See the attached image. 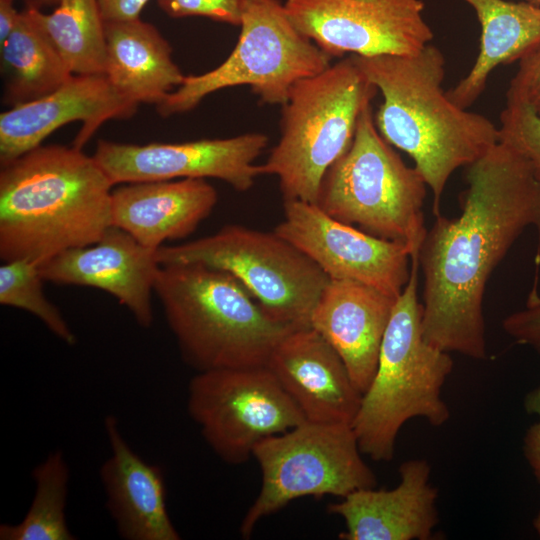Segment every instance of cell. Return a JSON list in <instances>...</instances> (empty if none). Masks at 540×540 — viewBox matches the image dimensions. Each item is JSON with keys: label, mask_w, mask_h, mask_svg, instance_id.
<instances>
[{"label": "cell", "mask_w": 540, "mask_h": 540, "mask_svg": "<svg viewBox=\"0 0 540 540\" xmlns=\"http://www.w3.org/2000/svg\"><path fill=\"white\" fill-rule=\"evenodd\" d=\"M455 218L442 214L418 251L424 339L446 352L486 358L483 297L491 273L522 232L540 240V185L527 162L496 143L467 166Z\"/></svg>", "instance_id": "cell-1"}, {"label": "cell", "mask_w": 540, "mask_h": 540, "mask_svg": "<svg viewBox=\"0 0 540 540\" xmlns=\"http://www.w3.org/2000/svg\"><path fill=\"white\" fill-rule=\"evenodd\" d=\"M113 183L82 149L40 145L1 166L0 258L40 263L98 242Z\"/></svg>", "instance_id": "cell-2"}, {"label": "cell", "mask_w": 540, "mask_h": 540, "mask_svg": "<svg viewBox=\"0 0 540 540\" xmlns=\"http://www.w3.org/2000/svg\"><path fill=\"white\" fill-rule=\"evenodd\" d=\"M351 56L382 95L374 116L380 135L412 158L441 214L449 178L499 142L498 126L448 97L445 58L431 43L412 55Z\"/></svg>", "instance_id": "cell-3"}, {"label": "cell", "mask_w": 540, "mask_h": 540, "mask_svg": "<svg viewBox=\"0 0 540 540\" xmlns=\"http://www.w3.org/2000/svg\"><path fill=\"white\" fill-rule=\"evenodd\" d=\"M154 293L183 361L196 372L266 365L296 329L272 319L231 274L200 263L160 265Z\"/></svg>", "instance_id": "cell-4"}, {"label": "cell", "mask_w": 540, "mask_h": 540, "mask_svg": "<svg viewBox=\"0 0 540 540\" xmlns=\"http://www.w3.org/2000/svg\"><path fill=\"white\" fill-rule=\"evenodd\" d=\"M418 273L416 252L383 337L374 377L351 424L362 454L374 461L393 459L397 436L408 420L420 417L440 427L451 415L442 388L453 360L423 337Z\"/></svg>", "instance_id": "cell-5"}, {"label": "cell", "mask_w": 540, "mask_h": 540, "mask_svg": "<svg viewBox=\"0 0 540 540\" xmlns=\"http://www.w3.org/2000/svg\"><path fill=\"white\" fill-rule=\"evenodd\" d=\"M377 88L350 55L296 82L282 105L281 135L260 175L279 180L284 201L315 203L328 169L350 147Z\"/></svg>", "instance_id": "cell-6"}, {"label": "cell", "mask_w": 540, "mask_h": 540, "mask_svg": "<svg viewBox=\"0 0 540 540\" xmlns=\"http://www.w3.org/2000/svg\"><path fill=\"white\" fill-rule=\"evenodd\" d=\"M427 184L380 135L372 105L362 111L348 150L328 169L315 204L330 217L375 237L407 245L426 235Z\"/></svg>", "instance_id": "cell-7"}, {"label": "cell", "mask_w": 540, "mask_h": 540, "mask_svg": "<svg viewBox=\"0 0 540 540\" xmlns=\"http://www.w3.org/2000/svg\"><path fill=\"white\" fill-rule=\"evenodd\" d=\"M240 35L218 67L183 82L159 104L162 117L195 108L206 96L247 85L262 103L283 105L293 85L328 68L332 59L290 20L281 0H246Z\"/></svg>", "instance_id": "cell-8"}, {"label": "cell", "mask_w": 540, "mask_h": 540, "mask_svg": "<svg viewBox=\"0 0 540 540\" xmlns=\"http://www.w3.org/2000/svg\"><path fill=\"white\" fill-rule=\"evenodd\" d=\"M160 265L200 263L237 279L275 321L293 328L310 326L313 309L330 278L274 231L238 224L156 251Z\"/></svg>", "instance_id": "cell-9"}, {"label": "cell", "mask_w": 540, "mask_h": 540, "mask_svg": "<svg viewBox=\"0 0 540 540\" xmlns=\"http://www.w3.org/2000/svg\"><path fill=\"white\" fill-rule=\"evenodd\" d=\"M252 457L261 471V487L241 522L243 538L260 520L298 498H343L377 485L350 424L305 421L259 442Z\"/></svg>", "instance_id": "cell-10"}, {"label": "cell", "mask_w": 540, "mask_h": 540, "mask_svg": "<svg viewBox=\"0 0 540 540\" xmlns=\"http://www.w3.org/2000/svg\"><path fill=\"white\" fill-rule=\"evenodd\" d=\"M187 411L208 446L232 465L249 460L262 440L306 421L267 365L197 372Z\"/></svg>", "instance_id": "cell-11"}, {"label": "cell", "mask_w": 540, "mask_h": 540, "mask_svg": "<svg viewBox=\"0 0 540 540\" xmlns=\"http://www.w3.org/2000/svg\"><path fill=\"white\" fill-rule=\"evenodd\" d=\"M295 27L329 56L412 55L434 38L422 0H286Z\"/></svg>", "instance_id": "cell-12"}, {"label": "cell", "mask_w": 540, "mask_h": 540, "mask_svg": "<svg viewBox=\"0 0 540 540\" xmlns=\"http://www.w3.org/2000/svg\"><path fill=\"white\" fill-rule=\"evenodd\" d=\"M274 232L290 242L330 279H346L399 297L411 272V249L342 223L315 203L284 201V219Z\"/></svg>", "instance_id": "cell-13"}, {"label": "cell", "mask_w": 540, "mask_h": 540, "mask_svg": "<svg viewBox=\"0 0 540 540\" xmlns=\"http://www.w3.org/2000/svg\"><path fill=\"white\" fill-rule=\"evenodd\" d=\"M267 144L265 134L253 132L224 139L145 145L99 140L93 157L113 185L214 178L245 192L260 176L254 162Z\"/></svg>", "instance_id": "cell-14"}, {"label": "cell", "mask_w": 540, "mask_h": 540, "mask_svg": "<svg viewBox=\"0 0 540 540\" xmlns=\"http://www.w3.org/2000/svg\"><path fill=\"white\" fill-rule=\"evenodd\" d=\"M137 106L119 94L105 74L73 75L55 91L0 114V164L42 145L74 121L82 126L73 146L82 149L104 122L132 117Z\"/></svg>", "instance_id": "cell-15"}, {"label": "cell", "mask_w": 540, "mask_h": 540, "mask_svg": "<svg viewBox=\"0 0 540 540\" xmlns=\"http://www.w3.org/2000/svg\"><path fill=\"white\" fill-rule=\"evenodd\" d=\"M156 251L111 226L91 245L63 251L38 265L44 281L103 290L142 328L153 323L152 294L160 264Z\"/></svg>", "instance_id": "cell-16"}, {"label": "cell", "mask_w": 540, "mask_h": 540, "mask_svg": "<svg viewBox=\"0 0 540 540\" xmlns=\"http://www.w3.org/2000/svg\"><path fill=\"white\" fill-rule=\"evenodd\" d=\"M266 365L306 421L352 424L362 393L335 349L312 327L288 332Z\"/></svg>", "instance_id": "cell-17"}, {"label": "cell", "mask_w": 540, "mask_h": 540, "mask_svg": "<svg viewBox=\"0 0 540 540\" xmlns=\"http://www.w3.org/2000/svg\"><path fill=\"white\" fill-rule=\"evenodd\" d=\"M400 482L392 489L356 490L328 506L344 520L341 540H430L439 523L438 490L430 482L425 459L399 467Z\"/></svg>", "instance_id": "cell-18"}, {"label": "cell", "mask_w": 540, "mask_h": 540, "mask_svg": "<svg viewBox=\"0 0 540 540\" xmlns=\"http://www.w3.org/2000/svg\"><path fill=\"white\" fill-rule=\"evenodd\" d=\"M397 298L357 281L330 279L313 309L310 327L335 349L362 394L374 377Z\"/></svg>", "instance_id": "cell-19"}, {"label": "cell", "mask_w": 540, "mask_h": 540, "mask_svg": "<svg viewBox=\"0 0 540 540\" xmlns=\"http://www.w3.org/2000/svg\"><path fill=\"white\" fill-rule=\"evenodd\" d=\"M104 428L111 453L99 475L118 535L125 540L181 539L168 513L161 467L130 447L115 416L105 417Z\"/></svg>", "instance_id": "cell-20"}, {"label": "cell", "mask_w": 540, "mask_h": 540, "mask_svg": "<svg viewBox=\"0 0 540 540\" xmlns=\"http://www.w3.org/2000/svg\"><path fill=\"white\" fill-rule=\"evenodd\" d=\"M206 179L124 183L112 190V226L157 250L165 241L191 235L217 203Z\"/></svg>", "instance_id": "cell-21"}, {"label": "cell", "mask_w": 540, "mask_h": 540, "mask_svg": "<svg viewBox=\"0 0 540 540\" xmlns=\"http://www.w3.org/2000/svg\"><path fill=\"white\" fill-rule=\"evenodd\" d=\"M104 74L129 101L159 104L184 80L172 48L155 26L140 18L105 22Z\"/></svg>", "instance_id": "cell-22"}, {"label": "cell", "mask_w": 540, "mask_h": 540, "mask_svg": "<svg viewBox=\"0 0 540 540\" xmlns=\"http://www.w3.org/2000/svg\"><path fill=\"white\" fill-rule=\"evenodd\" d=\"M463 1L474 9L480 23V47L470 71L447 95L468 109L485 90L495 68L518 62L540 43V6L527 1Z\"/></svg>", "instance_id": "cell-23"}, {"label": "cell", "mask_w": 540, "mask_h": 540, "mask_svg": "<svg viewBox=\"0 0 540 540\" xmlns=\"http://www.w3.org/2000/svg\"><path fill=\"white\" fill-rule=\"evenodd\" d=\"M0 60L5 100L12 106L39 99L74 75L35 19L30 1L0 45Z\"/></svg>", "instance_id": "cell-24"}, {"label": "cell", "mask_w": 540, "mask_h": 540, "mask_svg": "<svg viewBox=\"0 0 540 540\" xmlns=\"http://www.w3.org/2000/svg\"><path fill=\"white\" fill-rule=\"evenodd\" d=\"M35 19L74 75L104 74L105 22L97 0H58L50 14L32 3Z\"/></svg>", "instance_id": "cell-25"}, {"label": "cell", "mask_w": 540, "mask_h": 540, "mask_svg": "<svg viewBox=\"0 0 540 540\" xmlns=\"http://www.w3.org/2000/svg\"><path fill=\"white\" fill-rule=\"evenodd\" d=\"M35 492L31 505L17 524H1V540H75L67 525L70 470L63 452H51L32 471Z\"/></svg>", "instance_id": "cell-26"}, {"label": "cell", "mask_w": 540, "mask_h": 540, "mask_svg": "<svg viewBox=\"0 0 540 540\" xmlns=\"http://www.w3.org/2000/svg\"><path fill=\"white\" fill-rule=\"evenodd\" d=\"M43 281L36 263L24 259L4 261L0 267V304L31 313L61 341L75 345L76 335L45 296Z\"/></svg>", "instance_id": "cell-27"}, {"label": "cell", "mask_w": 540, "mask_h": 540, "mask_svg": "<svg viewBox=\"0 0 540 540\" xmlns=\"http://www.w3.org/2000/svg\"><path fill=\"white\" fill-rule=\"evenodd\" d=\"M498 128L499 141L527 162L540 185V117L527 106L506 104Z\"/></svg>", "instance_id": "cell-28"}, {"label": "cell", "mask_w": 540, "mask_h": 540, "mask_svg": "<svg viewBox=\"0 0 540 540\" xmlns=\"http://www.w3.org/2000/svg\"><path fill=\"white\" fill-rule=\"evenodd\" d=\"M170 17H207L211 20L240 26L246 0H157Z\"/></svg>", "instance_id": "cell-29"}, {"label": "cell", "mask_w": 540, "mask_h": 540, "mask_svg": "<svg viewBox=\"0 0 540 540\" xmlns=\"http://www.w3.org/2000/svg\"><path fill=\"white\" fill-rule=\"evenodd\" d=\"M506 100V104L527 106L540 117V43L518 61Z\"/></svg>", "instance_id": "cell-30"}, {"label": "cell", "mask_w": 540, "mask_h": 540, "mask_svg": "<svg viewBox=\"0 0 540 540\" xmlns=\"http://www.w3.org/2000/svg\"><path fill=\"white\" fill-rule=\"evenodd\" d=\"M504 331L520 344L531 347L540 356V295L533 287L525 306L502 322Z\"/></svg>", "instance_id": "cell-31"}, {"label": "cell", "mask_w": 540, "mask_h": 540, "mask_svg": "<svg viewBox=\"0 0 540 540\" xmlns=\"http://www.w3.org/2000/svg\"><path fill=\"white\" fill-rule=\"evenodd\" d=\"M104 22L127 21L140 18L150 0H97Z\"/></svg>", "instance_id": "cell-32"}, {"label": "cell", "mask_w": 540, "mask_h": 540, "mask_svg": "<svg viewBox=\"0 0 540 540\" xmlns=\"http://www.w3.org/2000/svg\"><path fill=\"white\" fill-rule=\"evenodd\" d=\"M523 454L540 484V422L531 425L523 438Z\"/></svg>", "instance_id": "cell-33"}, {"label": "cell", "mask_w": 540, "mask_h": 540, "mask_svg": "<svg viewBox=\"0 0 540 540\" xmlns=\"http://www.w3.org/2000/svg\"><path fill=\"white\" fill-rule=\"evenodd\" d=\"M13 1L0 0V45L9 37L20 17Z\"/></svg>", "instance_id": "cell-34"}, {"label": "cell", "mask_w": 540, "mask_h": 540, "mask_svg": "<svg viewBox=\"0 0 540 540\" xmlns=\"http://www.w3.org/2000/svg\"><path fill=\"white\" fill-rule=\"evenodd\" d=\"M533 526L540 537V511L537 513L536 517L533 520Z\"/></svg>", "instance_id": "cell-35"}, {"label": "cell", "mask_w": 540, "mask_h": 540, "mask_svg": "<svg viewBox=\"0 0 540 540\" xmlns=\"http://www.w3.org/2000/svg\"><path fill=\"white\" fill-rule=\"evenodd\" d=\"M39 2L43 4H57L58 0H38Z\"/></svg>", "instance_id": "cell-36"}, {"label": "cell", "mask_w": 540, "mask_h": 540, "mask_svg": "<svg viewBox=\"0 0 540 540\" xmlns=\"http://www.w3.org/2000/svg\"><path fill=\"white\" fill-rule=\"evenodd\" d=\"M525 1L540 6V0H525Z\"/></svg>", "instance_id": "cell-37"}]
</instances>
